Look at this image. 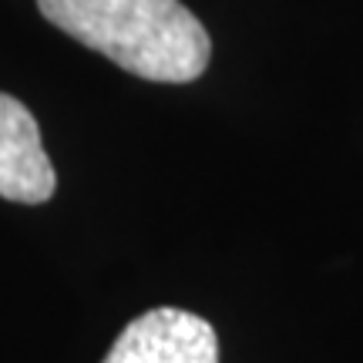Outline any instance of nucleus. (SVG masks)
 <instances>
[{"label": "nucleus", "mask_w": 363, "mask_h": 363, "mask_svg": "<svg viewBox=\"0 0 363 363\" xmlns=\"http://www.w3.org/2000/svg\"><path fill=\"white\" fill-rule=\"evenodd\" d=\"M57 189V175L34 115L24 104L0 91V195L11 202L38 206Z\"/></svg>", "instance_id": "obj_3"}, {"label": "nucleus", "mask_w": 363, "mask_h": 363, "mask_svg": "<svg viewBox=\"0 0 363 363\" xmlns=\"http://www.w3.org/2000/svg\"><path fill=\"white\" fill-rule=\"evenodd\" d=\"M38 11L145 81L189 84L212 57L208 30L182 0H38Z\"/></svg>", "instance_id": "obj_1"}, {"label": "nucleus", "mask_w": 363, "mask_h": 363, "mask_svg": "<svg viewBox=\"0 0 363 363\" xmlns=\"http://www.w3.org/2000/svg\"><path fill=\"white\" fill-rule=\"evenodd\" d=\"M101 363H219V340L202 316L158 306L131 320Z\"/></svg>", "instance_id": "obj_2"}]
</instances>
